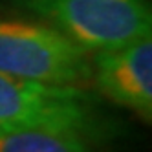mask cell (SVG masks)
Listing matches in <instances>:
<instances>
[{"mask_svg": "<svg viewBox=\"0 0 152 152\" xmlns=\"http://www.w3.org/2000/svg\"><path fill=\"white\" fill-rule=\"evenodd\" d=\"M0 72L50 86L86 88L92 53L50 24L0 18Z\"/></svg>", "mask_w": 152, "mask_h": 152, "instance_id": "obj_1", "label": "cell"}, {"mask_svg": "<svg viewBox=\"0 0 152 152\" xmlns=\"http://www.w3.org/2000/svg\"><path fill=\"white\" fill-rule=\"evenodd\" d=\"M90 53L152 35L148 0H18Z\"/></svg>", "mask_w": 152, "mask_h": 152, "instance_id": "obj_2", "label": "cell"}, {"mask_svg": "<svg viewBox=\"0 0 152 152\" xmlns=\"http://www.w3.org/2000/svg\"><path fill=\"white\" fill-rule=\"evenodd\" d=\"M64 126L103 137L97 97L86 88L50 86L0 72V128Z\"/></svg>", "mask_w": 152, "mask_h": 152, "instance_id": "obj_3", "label": "cell"}, {"mask_svg": "<svg viewBox=\"0 0 152 152\" xmlns=\"http://www.w3.org/2000/svg\"><path fill=\"white\" fill-rule=\"evenodd\" d=\"M97 94L132 110L141 119L152 117V39L143 37L121 48L92 53V81Z\"/></svg>", "mask_w": 152, "mask_h": 152, "instance_id": "obj_4", "label": "cell"}, {"mask_svg": "<svg viewBox=\"0 0 152 152\" xmlns=\"http://www.w3.org/2000/svg\"><path fill=\"white\" fill-rule=\"evenodd\" d=\"M101 137L64 126L0 128V152H94Z\"/></svg>", "mask_w": 152, "mask_h": 152, "instance_id": "obj_5", "label": "cell"}]
</instances>
